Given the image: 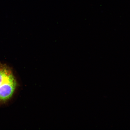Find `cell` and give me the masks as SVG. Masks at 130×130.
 <instances>
[{
  "instance_id": "1",
  "label": "cell",
  "mask_w": 130,
  "mask_h": 130,
  "mask_svg": "<svg viewBox=\"0 0 130 130\" xmlns=\"http://www.w3.org/2000/svg\"><path fill=\"white\" fill-rule=\"evenodd\" d=\"M17 85L11 68L6 64H0V103H5L12 98Z\"/></svg>"
}]
</instances>
